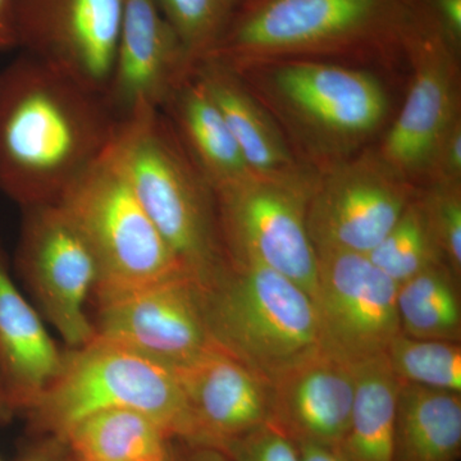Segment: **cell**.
<instances>
[{
  "label": "cell",
  "instance_id": "23",
  "mask_svg": "<svg viewBox=\"0 0 461 461\" xmlns=\"http://www.w3.org/2000/svg\"><path fill=\"white\" fill-rule=\"evenodd\" d=\"M169 438L144 412L109 409L78 421L62 439L77 461H171Z\"/></svg>",
  "mask_w": 461,
  "mask_h": 461
},
{
  "label": "cell",
  "instance_id": "15",
  "mask_svg": "<svg viewBox=\"0 0 461 461\" xmlns=\"http://www.w3.org/2000/svg\"><path fill=\"white\" fill-rule=\"evenodd\" d=\"M173 369L189 414L187 445L220 450L227 441L269 423V382L218 346Z\"/></svg>",
  "mask_w": 461,
  "mask_h": 461
},
{
  "label": "cell",
  "instance_id": "16",
  "mask_svg": "<svg viewBox=\"0 0 461 461\" xmlns=\"http://www.w3.org/2000/svg\"><path fill=\"white\" fill-rule=\"evenodd\" d=\"M194 66L156 0H123L113 71L105 93L118 121L139 108L159 109Z\"/></svg>",
  "mask_w": 461,
  "mask_h": 461
},
{
  "label": "cell",
  "instance_id": "3",
  "mask_svg": "<svg viewBox=\"0 0 461 461\" xmlns=\"http://www.w3.org/2000/svg\"><path fill=\"white\" fill-rule=\"evenodd\" d=\"M412 11L414 0H244L203 59L239 69L267 58L402 45Z\"/></svg>",
  "mask_w": 461,
  "mask_h": 461
},
{
  "label": "cell",
  "instance_id": "22",
  "mask_svg": "<svg viewBox=\"0 0 461 461\" xmlns=\"http://www.w3.org/2000/svg\"><path fill=\"white\" fill-rule=\"evenodd\" d=\"M354 368L353 411L339 448L348 461H396V406L402 384L384 355Z\"/></svg>",
  "mask_w": 461,
  "mask_h": 461
},
{
  "label": "cell",
  "instance_id": "12",
  "mask_svg": "<svg viewBox=\"0 0 461 461\" xmlns=\"http://www.w3.org/2000/svg\"><path fill=\"white\" fill-rule=\"evenodd\" d=\"M269 86L278 107L329 147L364 140L387 114L386 91L377 78L348 67L290 60L275 67Z\"/></svg>",
  "mask_w": 461,
  "mask_h": 461
},
{
  "label": "cell",
  "instance_id": "26",
  "mask_svg": "<svg viewBox=\"0 0 461 461\" xmlns=\"http://www.w3.org/2000/svg\"><path fill=\"white\" fill-rule=\"evenodd\" d=\"M366 257L397 285L444 263L420 199L406 206L395 226Z\"/></svg>",
  "mask_w": 461,
  "mask_h": 461
},
{
  "label": "cell",
  "instance_id": "20",
  "mask_svg": "<svg viewBox=\"0 0 461 461\" xmlns=\"http://www.w3.org/2000/svg\"><path fill=\"white\" fill-rule=\"evenodd\" d=\"M194 68L222 112L254 175L272 180L314 184L299 171L277 127L236 72L213 59L199 60Z\"/></svg>",
  "mask_w": 461,
  "mask_h": 461
},
{
  "label": "cell",
  "instance_id": "1",
  "mask_svg": "<svg viewBox=\"0 0 461 461\" xmlns=\"http://www.w3.org/2000/svg\"><path fill=\"white\" fill-rule=\"evenodd\" d=\"M117 124L104 94L21 53L0 69V191L21 209L59 202Z\"/></svg>",
  "mask_w": 461,
  "mask_h": 461
},
{
  "label": "cell",
  "instance_id": "21",
  "mask_svg": "<svg viewBox=\"0 0 461 461\" xmlns=\"http://www.w3.org/2000/svg\"><path fill=\"white\" fill-rule=\"evenodd\" d=\"M460 453L461 393L400 384L395 460L457 461Z\"/></svg>",
  "mask_w": 461,
  "mask_h": 461
},
{
  "label": "cell",
  "instance_id": "11",
  "mask_svg": "<svg viewBox=\"0 0 461 461\" xmlns=\"http://www.w3.org/2000/svg\"><path fill=\"white\" fill-rule=\"evenodd\" d=\"M122 8L123 0H14L17 48L105 95Z\"/></svg>",
  "mask_w": 461,
  "mask_h": 461
},
{
  "label": "cell",
  "instance_id": "6",
  "mask_svg": "<svg viewBox=\"0 0 461 461\" xmlns=\"http://www.w3.org/2000/svg\"><path fill=\"white\" fill-rule=\"evenodd\" d=\"M58 203L83 230L98 259L96 303L189 277L108 150Z\"/></svg>",
  "mask_w": 461,
  "mask_h": 461
},
{
  "label": "cell",
  "instance_id": "4",
  "mask_svg": "<svg viewBox=\"0 0 461 461\" xmlns=\"http://www.w3.org/2000/svg\"><path fill=\"white\" fill-rule=\"evenodd\" d=\"M202 296L214 345L267 381L320 348L313 299L280 273L229 262Z\"/></svg>",
  "mask_w": 461,
  "mask_h": 461
},
{
  "label": "cell",
  "instance_id": "13",
  "mask_svg": "<svg viewBox=\"0 0 461 461\" xmlns=\"http://www.w3.org/2000/svg\"><path fill=\"white\" fill-rule=\"evenodd\" d=\"M415 199L409 182L379 159L333 169L314 182L306 203V227L315 251L368 254Z\"/></svg>",
  "mask_w": 461,
  "mask_h": 461
},
{
  "label": "cell",
  "instance_id": "27",
  "mask_svg": "<svg viewBox=\"0 0 461 461\" xmlns=\"http://www.w3.org/2000/svg\"><path fill=\"white\" fill-rule=\"evenodd\" d=\"M160 14L194 63L221 38L235 5L230 0H156Z\"/></svg>",
  "mask_w": 461,
  "mask_h": 461
},
{
  "label": "cell",
  "instance_id": "17",
  "mask_svg": "<svg viewBox=\"0 0 461 461\" xmlns=\"http://www.w3.org/2000/svg\"><path fill=\"white\" fill-rule=\"evenodd\" d=\"M268 382L269 423L295 442L341 445L357 390L354 366L318 348Z\"/></svg>",
  "mask_w": 461,
  "mask_h": 461
},
{
  "label": "cell",
  "instance_id": "37",
  "mask_svg": "<svg viewBox=\"0 0 461 461\" xmlns=\"http://www.w3.org/2000/svg\"><path fill=\"white\" fill-rule=\"evenodd\" d=\"M230 3H232L233 5H235V8L238 7L239 5H241L244 0H230Z\"/></svg>",
  "mask_w": 461,
  "mask_h": 461
},
{
  "label": "cell",
  "instance_id": "36",
  "mask_svg": "<svg viewBox=\"0 0 461 461\" xmlns=\"http://www.w3.org/2000/svg\"><path fill=\"white\" fill-rule=\"evenodd\" d=\"M8 411H9L7 403H5V393H3L2 384H0V417H2V415H5V412Z\"/></svg>",
  "mask_w": 461,
  "mask_h": 461
},
{
  "label": "cell",
  "instance_id": "9",
  "mask_svg": "<svg viewBox=\"0 0 461 461\" xmlns=\"http://www.w3.org/2000/svg\"><path fill=\"white\" fill-rule=\"evenodd\" d=\"M317 257L320 348L351 366L384 355L402 333L399 285L366 254L318 250Z\"/></svg>",
  "mask_w": 461,
  "mask_h": 461
},
{
  "label": "cell",
  "instance_id": "10",
  "mask_svg": "<svg viewBox=\"0 0 461 461\" xmlns=\"http://www.w3.org/2000/svg\"><path fill=\"white\" fill-rule=\"evenodd\" d=\"M402 45L411 58L414 78L402 113L384 139L379 160L408 182L429 175L439 142L460 117L457 50L415 2Z\"/></svg>",
  "mask_w": 461,
  "mask_h": 461
},
{
  "label": "cell",
  "instance_id": "18",
  "mask_svg": "<svg viewBox=\"0 0 461 461\" xmlns=\"http://www.w3.org/2000/svg\"><path fill=\"white\" fill-rule=\"evenodd\" d=\"M66 363L41 312L18 288L0 241V384L8 411H25L56 382Z\"/></svg>",
  "mask_w": 461,
  "mask_h": 461
},
{
  "label": "cell",
  "instance_id": "33",
  "mask_svg": "<svg viewBox=\"0 0 461 461\" xmlns=\"http://www.w3.org/2000/svg\"><path fill=\"white\" fill-rule=\"evenodd\" d=\"M300 461H348L339 446H329L312 441L296 442Z\"/></svg>",
  "mask_w": 461,
  "mask_h": 461
},
{
  "label": "cell",
  "instance_id": "14",
  "mask_svg": "<svg viewBox=\"0 0 461 461\" xmlns=\"http://www.w3.org/2000/svg\"><path fill=\"white\" fill-rule=\"evenodd\" d=\"M95 338L131 348L171 368L213 348L202 287L178 277L96 303Z\"/></svg>",
  "mask_w": 461,
  "mask_h": 461
},
{
  "label": "cell",
  "instance_id": "5",
  "mask_svg": "<svg viewBox=\"0 0 461 461\" xmlns=\"http://www.w3.org/2000/svg\"><path fill=\"white\" fill-rule=\"evenodd\" d=\"M109 409L144 412L171 438L189 439V414L175 369L99 338L66 351L59 377L27 412L36 429L63 438L78 421Z\"/></svg>",
  "mask_w": 461,
  "mask_h": 461
},
{
  "label": "cell",
  "instance_id": "34",
  "mask_svg": "<svg viewBox=\"0 0 461 461\" xmlns=\"http://www.w3.org/2000/svg\"><path fill=\"white\" fill-rule=\"evenodd\" d=\"M14 0H0V51L16 50L14 23Z\"/></svg>",
  "mask_w": 461,
  "mask_h": 461
},
{
  "label": "cell",
  "instance_id": "19",
  "mask_svg": "<svg viewBox=\"0 0 461 461\" xmlns=\"http://www.w3.org/2000/svg\"><path fill=\"white\" fill-rule=\"evenodd\" d=\"M159 111L213 193L254 176L195 68L173 87Z\"/></svg>",
  "mask_w": 461,
  "mask_h": 461
},
{
  "label": "cell",
  "instance_id": "30",
  "mask_svg": "<svg viewBox=\"0 0 461 461\" xmlns=\"http://www.w3.org/2000/svg\"><path fill=\"white\" fill-rule=\"evenodd\" d=\"M429 176L435 182L460 184L461 178V121L451 124L437 148Z\"/></svg>",
  "mask_w": 461,
  "mask_h": 461
},
{
  "label": "cell",
  "instance_id": "7",
  "mask_svg": "<svg viewBox=\"0 0 461 461\" xmlns=\"http://www.w3.org/2000/svg\"><path fill=\"white\" fill-rule=\"evenodd\" d=\"M313 186L254 175L215 191L229 262L254 263L280 273L313 299L318 257L306 227V203Z\"/></svg>",
  "mask_w": 461,
  "mask_h": 461
},
{
  "label": "cell",
  "instance_id": "24",
  "mask_svg": "<svg viewBox=\"0 0 461 461\" xmlns=\"http://www.w3.org/2000/svg\"><path fill=\"white\" fill-rule=\"evenodd\" d=\"M402 333L409 338L461 341L460 281L444 263L397 286Z\"/></svg>",
  "mask_w": 461,
  "mask_h": 461
},
{
  "label": "cell",
  "instance_id": "29",
  "mask_svg": "<svg viewBox=\"0 0 461 461\" xmlns=\"http://www.w3.org/2000/svg\"><path fill=\"white\" fill-rule=\"evenodd\" d=\"M220 450L230 461H300L296 442L272 423L227 441Z\"/></svg>",
  "mask_w": 461,
  "mask_h": 461
},
{
  "label": "cell",
  "instance_id": "8",
  "mask_svg": "<svg viewBox=\"0 0 461 461\" xmlns=\"http://www.w3.org/2000/svg\"><path fill=\"white\" fill-rule=\"evenodd\" d=\"M16 266L38 311L69 348L95 338L86 305L98 286V259L60 203L23 209Z\"/></svg>",
  "mask_w": 461,
  "mask_h": 461
},
{
  "label": "cell",
  "instance_id": "25",
  "mask_svg": "<svg viewBox=\"0 0 461 461\" xmlns=\"http://www.w3.org/2000/svg\"><path fill=\"white\" fill-rule=\"evenodd\" d=\"M402 384L461 393L460 342L409 338L400 333L384 353Z\"/></svg>",
  "mask_w": 461,
  "mask_h": 461
},
{
  "label": "cell",
  "instance_id": "31",
  "mask_svg": "<svg viewBox=\"0 0 461 461\" xmlns=\"http://www.w3.org/2000/svg\"><path fill=\"white\" fill-rule=\"evenodd\" d=\"M420 11L455 50L461 44V0H415Z\"/></svg>",
  "mask_w": 461,
  "mask_h": 461
},
{
  "label": "cell",
  "instance_id": "28",
  "mask_svg": "<svg viewBox=\"0 0 461 461\" xmlns=\"http://www.w3.org/2000/svg\"><path fill=\"white\" fill-rule=\"evenodd\" d=\"M430 232L444 263L461 280V191L460 184L435 182L420 199Z\"/></svg>",
  "mask_w": 461,
  "mask_h": 461
},
{
  "label": "cell",
  "instance_id": "2",
  "mask_svg": "<svg viewBox=\"0 0 461 461\" xmlns=\"http://www.w3.org/2000/svg\"><path fill=\"white\" fill-rule=\"evenodd\" d=\"M108 154L187 276L217 280L229 258L214 193L165 114L142 107L118 121Z\"/></svg>",
  "mask_w": 461,
  "mask_h": 461
},
{
  "label": "cell",
  "instance_id": "32",
  "mask_svg": "<svg viewBox=\"0 0 461 461\" xmlns=\"http://www.w3.org/2000/svg\"><path fill=\"white\" fill-rule=\"evenodd\" d=\"M23 461H77L65 439L51 437L44 444L33 448Z\"/></svg>",
  "mask_w": 461,
  "mask_h": 461
},
{
  "label": "cell",
  "instance_id": "35",
  "mask_svg": "<svg viewBox=\"0 0 461 461\" xmlns=\"http://www.w3.org/2000/svg\"><path fill=\"white\" fill-rule=\"evenodd\" d=\"M190 448L180 457H171V461H230L223 451L211 446L189 445Z\"/></svg>",
  "mask_w": 461,
  "mask_h": 461
}]
</instances>
